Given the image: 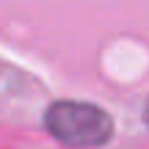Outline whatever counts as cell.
Returning <instances> with one entry per match:
<instances>
[{
    "mask_svg": "<svg viewBox=\"0 0 149 149\" xmlns=\"http://www.w3.org/2000/svg\"><path fill=\"white\" fill-rule=\"evenodd\" d=\"M47 130L66 146H102L113 133V122L91 102H53L44 116Z\"/></svg>",
    "mask_w": 149,
    "mask_h": 149,
    "instance_id": "cell-1",
    "label": "cell"
},
{
    "mask_svg": "<svg viewBox=\"0 0 149 149\" xmlns=\"http://www.w3.org/2000/svg\"><path fill=\"white\" fill-rule=\"evenodd\" d=\"M144 119H146V124H149V102H146V111H144Z\"/></svg>",
    "mask_w": 149,
    "mask_h": 149,
    "instance_id": "cell-2",
    "label": "cell"
}]
</instances>
